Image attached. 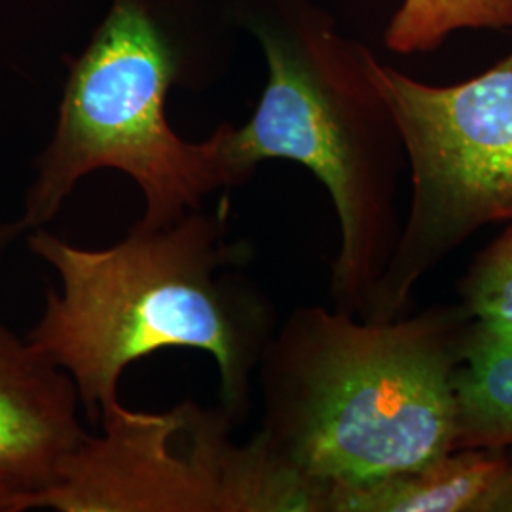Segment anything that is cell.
<instances>
[{
  "mask_svg": "<svg viewBox=\"0 0 512 512\" xmlns=\"http://www.w3.org/2000/svg\"><path fill=\"white\" fill-rule=\"evenodd\" d=\"M27 245L57 277L27 340L63 368L86 420L120 401L126 368L169 348L209 353L220 406L243 423L256 370L277 329L270 296L243 272L253 247L228 236V203L171 224L135 222L126 238L88 249L37 228Z\"/></svg>",
  "mask_w": 512,
  "mask_h": 512,
  "instance_id": "6da1fadb",
  "label": "cell"
},
{
  "mask_svg": "<svg viewBox=\"0 0 512 512\" xmlns=\"http://www.w3.org/2000/svg\"><path fill=\"white\" fill-rule=\"evenodd\" d=\"M471 325L461 304L391 321L296 308L256 370V439L323 486L359 484L452 452L454 380Z\"/></svg>",
  "mask_w": 512,
  "mask_h": 512,
  "instance_id": "7a4b0ae2",
  "label": "cell"
},
{
  "mask_svg": "<svg viewBox=\"0 0 512 512\" xmlns=\"http://www.w3.org/2000/svg\"><path fill=\"white\" fill-rule=\"evenodd\" d=\"M268 63L251 120L226 128L243 183L264 160L304 165L340 224L330 272L334 308L365 319L403 232V131L374 76V55L334 29L310 0H266L249 19Z\"/></svg>",
  "mask_w": 512,
  "mask_h": 512,
  "instance_id": "3957f363",
  "label": "cell"
},
{
  "mask_svg": "<svg viewBox=\"0 0 512 512\" xmlns=\"http://www.w3.org/2000/svg\"><path fill=\"white\" fill-rule=\"evenodd\" d=\"M181 63L141 0H116L86 52L73 59L54 135L37 160L19 222L25 234L57 217L93 171L131 177L145 198L139 222L165 226L200 209L222 188L243 184L220 124L202 143L179 137L165 97Z\"/></svg>",
  "mask_w": 512,
  "mask_h": 512,
  "instance_id": "277c9868",
  "label": "cell"
},
{
  "mask_svg": "<svg viewBox=\"0 0 512 512\" xmlns=\"http://www.w3.org/2000/svg\"><path fill=\"white\" fill-rule=\"evenodd\" d=\"M35 509L57 512H327V486L260 440H232L222 408L186 399L167 412L122 401L101 416Z\"/></svg>",
  "mask_w": 512,
  "mask_h": 512,
  "instance_id": "5b68a950",
  "label": "cell"
},
{
  "mask_svg": "<svg viewBox=\"0 0 512 512\" xmlns=\"http://www.w3.org/2000/svg\"><path fill=\"white\" fill-rule=\"evenodd\" d=\"M403 131L412 198L368 321L412 306L416 285L484 226L512 220V54L456 86H429L374 59Z\"/></svg>",
  "mask_w": 512,
  "mask_h": 512,
  "instance_id": "8992f818",
  "label": "cell"
},
{
  "mask_svg": "<svg viewBox=\"0 0 512 512\" xmlns=\"http://www.w3.org/2000/svg\"><path fill=\"white\" fill-rule=\"evenodd\" d=\"M73 378L0 323V478L35 497L88 439Z\"/></svg>",
  "mask_w": 512,
  "mask_h": 512,
  "instance_id": "52a82bcc",
  "label": "cell"
},
{
  "mask_svg": "<svg viewBox=\"0 0 512 512\" xmlns=\"http://www.w3.org/2000/svg\"><path fill=\"white\" fill-rule=\"evenodd\" d=\"M509 450L463 448L359 484H332L327 512H480Z\"/></svg>",
  "mask_w": 512,
  "mask_h": 512,
  "instance_id": "ba28073f",
  "label": "cell"
},
{
  "mask_svg": "<svg viewBox=\"0 0 512 512\" xmlns=\"http://www.w3.org/2000/svg\"><path fill=\"white\" fill-rule=\"evenodd\" d=\"M454 389V450L512 448V327L473 319Z\"/></svg>",
  "mask_w": 512,
  "mask_h": 512,
  "instance_id": "9c48e42d",
  "label": "cell"
},
{
  "mask_svg": "<svg viewBox=\"0 0 512 512\" xmlns=\"http://www.w3.org/2000/svg\"><path fill=\"white\" fill-rule=\"evenodd\" d=\"M512 0H403L385 44L397 54L431 52L461 29H511Z\"/></svg>",
  "mask_w": 512,
  "mask_h": 512,
  "instance_id": "30bf717a",
  "label": "cell"
},
{
  "mask_svg": "<svg viewBox=\"0 0 512 512\" xmlns=\"http://www.w3.org/2000/svg\"><path fill=\"white\" fill-rule=\"evenodd\" d=\"M459 304L488 327H512V220L459 281Z\"/></svg>",
  "mask_w": 512,
  "mask_h": 512,
  "instance_id": "8fae6325",
  "label": "cell"
},
{
  "mask_svg": "<svg viewBox=\"0 0 512 512\" xmlns=\"http://www.w3.org/2000/svg\"><path fill=\"white\" fill-rule=\"evenodd\" d=\"M480 512H512V454L492 492L484 499Z\"/></svg>",
  "mask_w": 512,
  "mask_h": 512,
  "instance_id": "7c38bea8",
  "label": "cell"
},
{
  "mask_svg": "<svg viewBox=\"0 0 512 512\" xmlns=\"http://www.w3.org/2000/svg\"><path fill=\"white\" fill-rule=\"evenodd\" d=\"M35 509L33 495L19 492L0 478V512H25Z\"/></svg>",
  "mask_w": 512,
  "mask_h": 512,
  "instance_id": "4fadbf2b",
  "label": "cell"
},
{
  "mask_svg": "<svg viewBox=\"0 0 512 512\" xmlns=\"http://www.w3.org/2000/svg\"><path fill=\"white\" fill-rule=\"evenodd\" d=\"M25 230L21 226V222H0V260L10 251V247L16 243L19 236H23Z\"/></svg>",
  "mask_w": 512,
  "mask_h": 512,
  "instance_id": "5bb4252c",
  "label": "cell"
}]
</instances>
